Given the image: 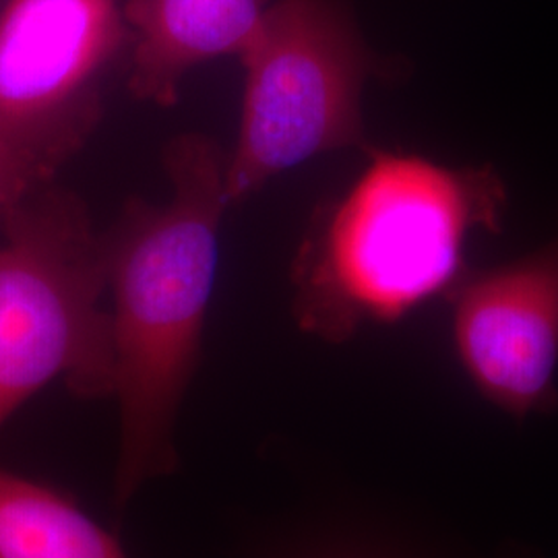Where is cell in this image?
<instances>
[{
  "label": "cell",
  "mask_w": 558,
  "mask_h": 558,
  "mask_svg": "<svg viewBox=\"0 0 558 558\" xmlns=\"http://www.w3.org/2000/svg\"><path fill=\"white\" fill-rule=\"evenodd\" d=\"M0 558H126L119 539L54 488L0 470Z\"/></svg>",
  "instance_id": "ba28073f"
},
{
  "label": "cell",
  "mask_w": 558,
  "mask_h": 558,
  "mask_svg": "<svg viewBox=\"0 0 558 558\" xmlns=\"http://www.w3.org/2000/svg\"><path fill=\"white\" fill-rule=\"evenodd\" d=\"M122 40L117 0H7L0 135L57 170L89 131L98 80Z\"/></svg>",
  "instance_id": "5b68a950"
},
{
  "label": "cell",
  "mask_w": 558,
  "mask_h": 558,
  "mask_svg": "<svg viewBox=\"0 0 558 558\" xmlns=\"http://www.w3.org/2000/svg\"><path fill=\"white\" fill-rule=\"evenodd\" d=\"M267 9V0H131L124 21L135 38L133 94L170 106L189 69L242 57Z\"/></svg>",
  "instance_id": "52a82bcc"
},
{
  "label": "cell",
  "mask_w": 558,
  "mask_h": 558,
  "mask_svg": "<svg viewBox=\"0 0 558 558\" xmlns=\"http://www.w3.org/2000/svg\"><path fill=\"white\" fill-rule=\"evenodd\" d=\"M507 205L493 166L447 168L377 154L306 242L296 267V319L327 341L389 323L465 274L463 244L499 232Z\"/></svg>",
  "instance_id": "7a4b0ae2"
},
{
  "label": "cell",
  "mask_w": 558,
  "mask_h": 558,
  "mask_svg": "<svg viewBox=\"0 0 558 558\" xmlns=\"http://www.w3.org/2000/svg\"><path fill=\"white\" fill-rule=\"evenodd\" d=\"M453 341L480 396L523 420L558 405V232L536 253L463 274L449 290Z\"/></svg>",
  "instance_id": "8992f818"
},
{
  "label": "cell",
  "mask_w": 558,
  "mask_h": 558,
  "mask_svg": "<svg viewBox=\"0 0 558 558\" xmlns=\"http://www.w3.org/2000/svg\"><path fill=\"white\" fill-rule=\"evenodd\" d=\"M0 221V426L59 377L81 398L114 396L108 242L80 201L48 184Z\"/></svg>",
  "instance_id": "3957f363"
},
{
  "label": "cell",
  "mask_w": 558,
  "mask_h": 558,
  "mask_svg": "<svg viewBox=\"0 0 558 558\" xmlns=\"http://www.w3.org/2000/svg\"><path fill=\"white\" fill-rule=\"evenodd\" d=\"M52 174L54 170L46 161L0 135V218L48 184Z\"/></svg>",
  "instance_id": "9c48e42d"
},
{
  "label": "cell",
  "mask_w": 558,
  "mask_h": 558,
  "mask_svg": "<svg viewBox=\"0 0 558 558\" xmlns=\"http://www.w3.org/2000/svg\"><path fill=\"white\" fill-rule=\"evenodd\" d=\"M239 141L226 160L228 205L320 154L364 141L362 87L373 57L333 0H281L242 52Z\"/></svg>",
  "instance_id": "277c9868"
},
{
  "label": "cell",
  "mask_w": 558,
  "mask_h": 558,
  "mask_svg": "<svg viewBox=\"0 0 558 558\" xmlns=\"http://www.w3.org/2000/svg\"><path fill=\"white\" fill-rule=\"evenodd\" d=\"M166 168L170 201L135 209L108 242L120 505L177 465L172 428L199 359L228 207L226 158L211 141L189 135L170 143Z\"/></svg>",
  "instance_id": "6da1fadb"
}]
</instances>
